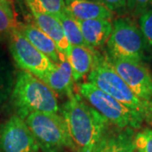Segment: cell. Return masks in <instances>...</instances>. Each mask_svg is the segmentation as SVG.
Wrapping results in <instances>:
<instances>
[{"label":"cell","mask_w":152,"mask_h":152,"mask_svg":"<svg viewBox=\"0 0 152 152\" xmlns=\"http://www.w3.org/2000/svg\"><path fill=\"white\" fill-rule=\"evenodd\" d=\"M65 120L73 152H94L110 126L79 93H75L60 109Z\"/></svg>","instance_id":"obj_1"},{"label":"cell","mask_w":152,"mask_h":152,"mask_svg":"<svg viewBox=\"0 0 152 152\" xmlns=\"http://www.w3.org/2000/svg\"><path fill=\"white\" fill-rule=\"evenodd\" d=\"M10 101L17 116L26 119L36 112L58 113L60 111L55 94L44 82L26 71H20Z\"/></svg>","instance_id":"obj_2"},{"label":"cell","mask_w":152,"mask_h":152,"mask_svg":"<svg viewBox=\"0 0 152 152\" xmlns=\"http://www.w3.org/2000/svg\"><path fill=\"white\" fill-rule=\"evenodd\" d=\"M87 80L88 83L108 94L127 107L140 113L145 121L152 103L142 101L131 91L124 80L114 70L107 55L103 56L99 53L92 69L88 74Z\"/></svg>","instance_id":"obj_3"},{"label":"cell","mask_w":152,"mask_h":152,"mask_svg":"<svg viewBox=\"0 0 152 152\" xmlns=\"http://www.w3.org/2000/svg\"><path fill=\"white\" fill-rule=\"evenodd\" d=\"M78 91L81 97L107 120L110 125L119 129L141 128L144 123L141 114L127 107L97 87L86 82L79 85Z\"/></svg>","instance_id":"obj_4"},{"label":"cell","mask_w":152,"mask_h":152,"mask_svg":"<svg viewBox=\"0 0 152 152\" xmlns=\"http://www.w3.org/2000/svg\"><path fill=\"white\" fill-rule=\"evenodd\" d=\"M39 149L42 152H63L71 150V142L66 122L62 115L36 112L25 119Z\"/></svg>","instance_id":"obj_5"},{"label":"cell","mask_w":152,"mask_h":152,"mask_svg":"<svg viewBox=\"0 0 152 152\" xmlns=\"http://www.w3.org/2000/svg\"><path fill=\"white\" fill-rule=\"evenodd\" d=\"M148 48L140 27L129 17L113 22V31L107 42V56L110 59L143 62Z\"/></svg>","instance_id":"obj_6"},{"label":"cell","mask_w":152,"mask_h":152,"mask_svg":"<svg viewBox=\"0 0 152 152\" xmlns=\"http://www.w3.org/2000/svg\"><path fill=\"white\" fill-rule=\"evenodd\" d=\"M7 41L11 57L22 71L43 80L50 72L55 69L54 63L38 51L18 29L11 31Z\"/></svg>","instance_id":"obj_7"},{"label":"cell","mask_w":152,"mask_h":152,"mask_svg":"<svg viewBox=\"0 0 152 152\" xmlns=\"http://www.w3.org/2000/svg\"><path fill=\"white\" fill-rule=\"evenodd\" d=\"M108 59L131 91L142 101L152 103V73L146 64L133 60Z\"/></svg>","instance_id":"obj_8"},{"label":"cell","mask_w":152,"mask_h":152,"mask_svg":"<svg viewBox=\"0 0 152 152\" xmlns=\"http://www.w3.org/2000/svg\"><path fill=\"white\" fill-rule=\"evenodd\" d=\"M37 142L25 120L17 115L0 125V152H37Z\"/></svg>","instance_id":"obj_9"},{"label":"cell","mask_w":152,"mask_h":152,"mask_svg":"<svg viewBox=\"0 0 152 152\" xmlns=\"http://www.w3.org/2000/svg\"><path fill=\"white\" fill-rule=\"evenodd\" d=\"M110 126L100 139L94 152H134V129L113 126L111 129Z\"/></svg>","instance_id":"obj_10"},{"label":"cell","mask_w":152,"mask_h":152,"mask_svg":"<svg viewBox=\"0 0 152 152\" xmlns=\"http://www.w3.org/2000/svg\"><path fill=\"white\" fill-rule=\"evenodd\" d=\"M66 11L77 21L91 20H112L113 12L95 0H64Z\"/></svg>","instance_id":"obj_11"},{"label":"cell","mask_w":152,"mask_h":152,"mask_svg":"<svg viewBox=\"0 0 152 152\" xmlns=\"http://www.w3.org/2000/svg\"><path fill=\"white\" fill-rule=\"evenodd\" d=\"M17 29L38 51L48 57L53 63L55 64L59 63L61 58L64 54L60 53L54 42L35 24L20 23Z\"/></svg>","instance_id":"obj_12"},{"label":"cell","mask_w":152,"mask_h":152,"mask_svg":"<svg viewBox=\"0 0 152 152\" xmlns=\"http://www.w3.org/2000/svg\"><path fill=\"white\" fill-rule=\"evenodd\" d=\"M42 81L44 82L55 94L67 96L69 98L75 94V80L73 78L72 68L65 55H64L59 63L56 64L54 70L50 72Z\"/></svg>","instance_id":"obj_13"},{"label":"cell","mask_w":152,"mask_h":152,"mask_svg":"<svg viewBox=\"0 0 152 152\" xmlns=\"http://www.w3.org/2000/svg\"><path fill=\"white\" fill-rule=\"evenodd\" d=\"M96 49L80 46H70V50L66 57L73 72L75 82H78L91 71L99 55Z\"/></svg>","instance_id":"obj_14"},{"label":"cell","mask_w":152,"mask_h":152,"mask_svg":"<svg viewBox=\"0 0 152 152\" xmlns=\"http://www.w3.org/2000/svg\"><path fill=\"white\" fill-rule=\"evenodd\" d=\"M31 12L34 18L35 25L48 35L57 45L60 53L67 57L70 50V44L66 38L59 21L55 17L42 12L36 10H31Z\"/></svg>","instance_id":"obj_15"},{"label":"cell","mask_w":152,"mask_h":152,"mask_svg":"<svg viewBox=\"0 0 152 152\" xmlns=\"http://www.w3.org/2000/svg\"><path fill=\"white\" fill-rule=\"evenodd\" d=\"M85 42L91 48L96 49L107 43L113 31V22L107 20L78 21Z\"/></svg>","instance_id":"obj_16"},{"label":"cell","mask_w":152,"mask_h":152,"mask_svg":"<svg viewBox=\"0 0 152 152\" xmlns=\"http://www.w3.org/2000/svg\"><path fill=\"white\" fill-rule=\"evenodd\" d=\"M15 81V75L10 61L0 48V109L10 97Z\"/></svg>","instance_id":"obj_17"},{"label":"cell","mask_w":152,"mask_h":152,"mask_svg":"<svg viewBox=\"0 0 152 152\" xmlns=\"http://www.w3.org/2000/svg\"><path fill=\"white\" fill-rule=\"evenodd\" d=\"M15 6L11 0H0V42L8 39L11 31L19 26Z\"/></svg>","instance_id":"obj_18"},{"label":"cell","mask_w":152,"mask_h":152,"mask_svg":"<svg viewBox=\"0 0 152 152\" xmlns=\"http://www.w3.org/2000/svg\"><path fill=\"white\" fill-rule=\"evenodd\" d=\"M56 19L59 21L70 46H80L90 48L84 40L78 21L74 17L71 16L66 10Z\"/></svg>","instance_id":"obj_19"},{"label":"cell","mask_w":152,"mask_h":152,"mask_svg":"<svg viewBox=\"0 0 152 152\" xmlns=\"http://www.w3.org/2000/svg\"><path fill=\"white\" fill-rule=\"evenodd\" d=\"M31 10H36L57 17L65 11L64 0H25Z\"/></svg>","instance_id":"obj_20"},{"label":"cell","mask_w":152,"mask_h":152,"mask_svg":"<svg viewBox=\"0 0 152 152\" xmlns=\"http://www.w3.org/2000/svg\"><path fill=\"white\" fill-rule=\"evenodd\" d=\"M134 147V152H152V129H145L135 134Z\"/></svg>","instance_id":"obj_21"},{"label":"cell","mask_w":152,"mask_h":152,"mask_svg":"<svg viewBox=\"0 0 152 152\" xmlns=\"http://www.w3.org/2000/svg\"><path fill=\"white\" fill-rule=\"evenodd\" d=\"M140 29L148 47L152 48V7L139 17Z\"/></svg>","instance_id":"obj_22"},{"label":"cell","mask_w":152,"mask_h":152,"mask_svg":"<svg viewBox=\"0 0 152 152\" xmlns=\"http://www.w3.org/2000/svg\"><path fill=\"white\" fill-rule=\"evenodd\" d=\"M152 7V0H127V12L134 17H140Z\"/></svg>","instance_id":"obj_23"},{"label":"cell","mask_w":152,"mask_h":152,"mask_svg":"<svg viewBox=\"0 0 152 152\" xmlns=\"http://www.w3.org/2000/svg\"><path fill=\"white\" fill-rule=\"evenodd\" d=\"M106 6L112 12L123 13L127 10V0H95Z\"/></svg>","instance_id":"obj_24"},{"label":"cell","mask_w":152,"mask_h":152,"mask_svg":"<svg viewBox=\"0 0 152 152\" xmlns=\"http://www.w3.org/2000/svg\"><path fill=\"white\" fill-rule=\"evenodd\" d=\"M145 123H146V124H148L150 127H151L152 128V107L151 110H150V112L148 113L146 116H145V121H144Z\"/></svg>","instance_id":"obj_25"}]
</instances>
